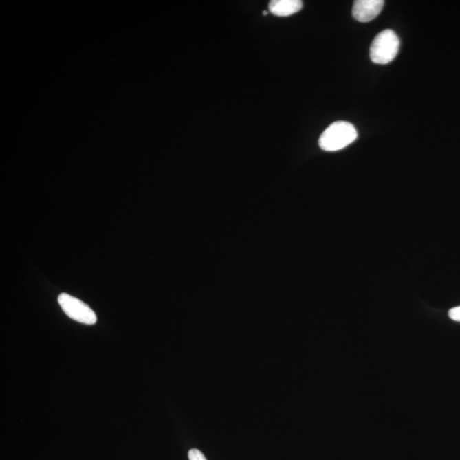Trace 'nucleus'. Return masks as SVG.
<instances>
[{
	"mask_svg": "<svg viewBox=\"0 0 460 460\" xmlns=\"http://www.w3.org/2000/svg\"><path fill=\"white\" fill-rule=\"evenodd\" d=\"M358 131L347 121H336L323 131L319 139L320 149L328 152L343 149L358 138Z\"/></svg>",
	"mask_w": 460,
	"mask_h": 460,
	"instance_id": "nucleus-1",
	"label": "nucleus"
},
{
	"mask_svg": "<svg viewBox=\"0 0 460 460\" xmlns=\"http://www.w3.org/2000/svg\"><path fill=\"white\" fill-rule=\"evenodd\" d=\"M400 44V39L393 30L380 32L370 46L371 60L381 65L390 63L397 56Z\"/></svg>",
	"mask_w": 460,
	"mask_h": 460,
	"instance_id": "nucleus-2",
	"label": "nucleus"
},
{
	"mask_svg": "<svg viewBox=\"0 0 460 460\" xmlns=\"http://www.w3.org/2000/svg\"><path fill=\"white\" fill-rule=\"evenodd\" d=\"M58 303L63 312L76 322L85 325H94L96 322V316L94 310L80 299L69 294H62L59 295Z\"/></svg>",
	"mask_w": 460,
	"mask_h": 460,
	"instance_id": "nucleus-3",
	"label": "nucleus"
},
{
	"mask_svg": "<svg viewBox=\"0 0 460 460\" xmlns=\"http://www.w3.org/2000/svg\"><path fill=\"white\" fill-rule=\"evenodd\" d=\"M384 5L383 0H358L353 6L352 15L360 23H369L380 15Z\"/></svg>",
	"mask_w": 460,
	"mask_h": 460,
	"instance_id": "nucleus-4",
	"label": "nucleus"
},
{
	"mask_svg": "<svg viewBox=\"0 0 460 460\" xmlns=\"http://www.w3.org/2000/svg\"><path fill=\"white\" fill-rule=\"evenodd\" d=\"M303 2L300 0H272L270 2L269 10L277 17H289L300 12Z\"/></svg>",
	"mask_w": 460,
	"mask_h": 460,
	"instance_id": "nucleus-5",
	"label": "nucleus"
},
{
	"mask_svg": "<svg viewBox=\"0 0 460 460\" xmlns=\"http://www.w3.org/2000/svg\"><path fill=\"white\" fill-rule=\"evenodd\" d=\"M188 457H190V460H206L204 454L201 451H199L198 449H191L190 452H188Z\"/></svg>",
	"mask_w": 460,
	"mask_h": 460,
	"instance_id": "nucleus-6",
	"label": "nucleus"
},
{
	"mask_svg": "<svg viewBox=\"0 0 460 460\" xmlns=\"http://www.w3.org/2000/svg\"><path fill=\"white\" fill-rule=\"evenodd\" d=\"M448 316L454 322H460V306L455 307L449 310Z\"/></svg>",
	"mask_w": 460,
	"mask_h": 460,
	"instance_id": "nucleus-7",
	"label": "nucleus"
}]
</instances>
